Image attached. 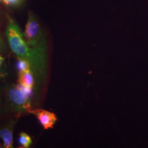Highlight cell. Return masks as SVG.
Masks as SVG:
<instances>
[{"label": "cell", "instance_id": "3", "mask_svg": "<svg viewBox=\"0 0 148 148\" xmlns=\"http://www.w3.org/2000/svg\"><path fill=\"white\" fill-rule=\"evenodd\" d=\"M8 99L13 106L19 110L27 111L30 108V101L29 97L25 95L16 87H12L7 92Z\"/></svg>", "mask_w": 148, "mask_h": 148}, {"label": "cell", "instance_id": "7", "mask_svg": "<svg viewBox=\"0 0 148 148\" xmlns=\"http://www.w3.org/2000/svg\"><path fill=\"white\" fill-rule=\"evenodd\" d=\"M19 142L23 148H29L32 143L30 137L26 133L22 132L19 134Z\"/></svg>", "mask_w": 148, "mask_h": 148}, {"label": "cell", "instance_id": "12", "mask_svg": "<svg viewBox=\"0 0 148 148\" xmlns=\"http://www.w3.org/2000/svg\"><path fill=\"white\" fill-rule=\"evenodd\" d=\"M2 147H1V144H0V148H2Z\"/></svg>", "mask_w": 148, "mask_h": 148}, {"label": "cell", "instance_id": "6", "mask_svg": "<svg viewBox=\"0 0 148 148\" xmlns=\"http://www.w3.org/2000/svg\"><path fill=\"white\" fill-rule=\"evenodd\" d=\"M0 137L3 141V147L11 148L13 147V134L8 128H3L0 130Z\"/></svg>", "mask_w": 148, "mask_h": 148}, {"label": "cell", "instance_id": "9", "mask_svg": "<svg viewBox=\"0 0 148 148\" xmlns=\"http://www.w3.org/2000/svg\"><path fill=\"white\" fill-rule=\"evenodd\" d=\"M16 87L21 91L24 95H27V97H29L30 95L32 94V87L27 86L25 85H22V84H19L16 86Z\"/></svg>", "mask_w": 148, "mask_h": 148}, {"label": "cell", "instance_id": "11", "mask_svg": "<svg viewBox=\"0 0 148 148\" xmlns=\"http://www.w3.org/2000/svg\"><path fill=\"white\" fill-rule=\"evenodd\" d=\"M3 61V58L0 56V67H1V64H2V63Z\"/></svg>", "mask_w": 148, "mask_h": 148}, {"label": "cell", "instance_id": "2", "mask_svg": "<svg viewBox=\"0 0 148 148\" xmlns=\"http://www.w3.org/2000/svg\"><path fill=\"white\" fill-rule=\"evenodd\" d=\"M24 36L27 45L34 47L37 46L42 36L41 27L36 17L32 13H29L25 27Z\"/></svg>", "mask_w": 148, "mask_h": 148}, {"label": "cell", "instance_id": "1", "mask_svg": "<svg viewBox=\"0 0 148 148\" xmlns=\"http://www.w3.org/2000/svg\"><path fill=\"white\" fill-rule=\"evenodd\" d=\"M5 34L11 49L18 58L27 60L33 75L38 79L42 78L46 73V64L43 41L34 47L29 46L24 40L18 25L13 20L9 21Z\"/></svg>", "mask_w": 148, "mask_h": 148}, {"label": "cell", "instance_id": "5", "mask_svg": "<svg viewBox=\"0 0 148 148\" xmlns=\"http://www.w3.org/2000/svg\"><path fill=\"white\" fill-rule=\"evenodd\" d=\"M18 83L33 87L34 86V78L31 70L19 73Z\"/></svg>", "mask_w": 148, "mask_h": 148}, {"label": "cell", "instance_id": "4", "mask_svg": "<svg viewBox=\"0 0 148 148\" xmlns=\"http://www.w3.org/2000/svg\"><path fill=\"white\" fill-rule=\"evenodd\" d=\"M27 111L37 117L38 120L45 130L53 128L54 123L57 120L56 115L54 113L45 110L40 109L35 110L29 109Z\"/></svg>", "mask_w": 148, "mask_h": 148}, {"label": "cell", "instance_id": "13", "mask_svg": "<svg viewBox=\"0 0 148 148\" xmlns=\"http://www.w3.org/2000/svg\"><path fill=\"white\" fill-rule=\"evenodd\" d=\"M0 1H1V0H0Z\"/></svg>", "mask_w": 148, "mask_h": 148}, {"label": "cell", "instance_id": "10", "mask_svg": "<svg viewBox=\"0 0 148 148\" xmlns=\"http://www.w3.org/2000/svg\"><path fill=\"white\" fill-rule=\"evenodd\" d=\"M6 5H20L22 0H3Z\"/></svg>", "mask_w": 148, "mask_h": 148}, {"label": "cell", "instance_id": "8", "mask_svg": "<svg viewBox=\"0 0 148 148\" xmlns=\"http://www.w3.org/2000/svg\"><path fill=\"white\" fill-rule=\"evenodd\" d=\"M17 69L18 70L19 73L24 72L30 70V64L24 59L18 58V61L17 62Z\"/></svg>", "mask_w": 148, "mask_h": 148}]
</instances>
